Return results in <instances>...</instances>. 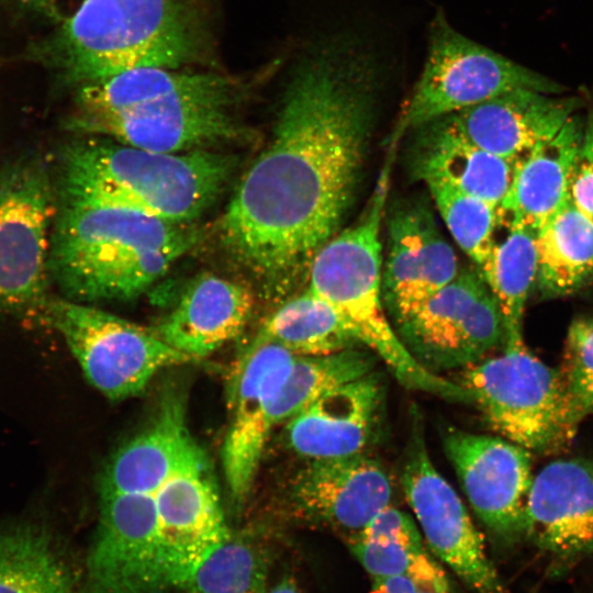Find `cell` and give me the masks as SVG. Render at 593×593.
Listing matches in <instances>:
<instances>
[{"instance_id": "obj_16", "label": "cell", "mask_w": 593, "mask_h": 593, "mask_svg": "<svg viewBox=\"0 0 593 593\" xmlns=\"http://www.w3.org/2000/svg\"><path fill=\"white\" fill-rule=\"evenodd\" d=\"M393 484L381 465L362 454L309 460L293 482L299 514L351 538L392 505Z\"/></svg>"}, {"instance_id": "obj_21", "label": "cell", "mask_w": 593, "mask_h": 593, "mask_svg": "<svg viewBox=\"0 0 593 593\" xmlns=\"http://www.w3.org/2000/svg\"><path fill=\"white\" fill-rule=\"evenodd\" d=\"M204 462L189 432L181 398L169 395L153 421L110 458L100 492L155 494L175 475Z\"/></svg>"}, {"instance_id": "obj_26", "label": "cell", "mask_w": 593, "mask_h": 593, "mask_svg": "<svg viewBox=\"0 0 593 593\" xmlns=\"http://www.w3.org/2000/svg\"><path fill=\"white\" fill-rule=\"evenodd\" d=\"M538 230L499 206L490 254L479 269L495 296L503 317L504 344L523 342V316L537 281Z\"/></svg>"}, {"instance_id": "obj_35", "label": "cell", "mask_w": 593, "mask_h": 593, "mask_svg": "<svg viewBox=\"0 0 593 593\" xmlns=\"http://www.w3.org/2000/svg\"><path fill=\"white\" fill-rule=\"evenodd\" d=\"M351 538L395 541L417 548L426 547L424 537L415 521L393 505L381 511L359 534Z\"/></svg>"}, {"instance_id": "obj_31", "label": "cell", "mask_w": 593, "mask_h": 593, "mask_svg": "<svg viewBox=\"0 0 593 593\" xmlns=\"http://www.w3.org/2000/svg\"><path fill=\"white\" fill-rule=\"evenodd\" d=\"M273 549L256 533H233L198 567L183 593H268Z\"/></svg>"}, {"instance_id": "obj_23", "label": "cell", "mask_w": 593, "mask_h": 593, "mask_svg": "<svg viewBox=\"0 0 593 593\" xmlns=\"http://www.w3.org/2000/svg\"><path fill=\"white\" fill-rule=\"evenodd\" d=\"M179 68H139L77 88L76 116L119 112L172 98L234 99L240 87L231 78L215 72H189Z\"/></svg>"}, {"instance_id": "obj_10", "label": "cell", "mask_w": 593, "mask_h": 593, "mask_svg": "<svg viewBox=\"0 0 593 593\" xmlns=\"http://www.w3.org/2000/svg\"><path fill=\"white\" fill-rule=\"evenodd\" d=\"M401 340L426 369H465L504 339L500 305L479 268L458 275L395 322Z\"/></svg>"}, {"instance_id": "obj_18", "label": "cell", "mask_w": 593, "mask_h": 593, "mask_svg": "<svg viewBox=\"0 0 593 593\" xmlns=\"http://www.w3.org/2000/svg\"><path fill=\"white\" fill-rule=\"evenodd\" d=\"M557 96L515 89L437 121L481 149L518 160L553 137L583 104L578 97Z\"/></svg>"}, {"instance_id": "obj_36", "label": "cell", "mask_w": 593, "mask_h": 593, "mask_svg": "<svg viewBox=\"0 0 593 593\" xmlns=\"http://www.w3.org/2000/svg\"><path fill=\"white\" fill-rule=\"evenodd\" d=\"M570 198L593 220V105L584 118L582 137L571 174Z\"/></svg>"}, {"instance_id": "obj_33", "label": "cell", "mask_w": 593, "mask_h": 593, "mask_svg": "<svg viewBox=\"0 0 593 593\" xmlns=\"http://www.w3.org/2000/svg\"><path fill=\"white\" fill-rule=\"evenodd\" d=\"M350 551L372 579L404 577L433 593H450L449 579L428 549L395 541L348 539Z\"/></svg>"}, {"instance_id": "obj_32", "label": "cell", "mask_w": 593, "mask_h": 593, "mask_svg": "<svg viewBox=\"0 0 593 593\" xmlns=\"http://www.w3.org/2000/svg\"><path fill=\"white\" fill-rule=\"evenodd\" d=\"M424 182L449 234L480 269L492 247L499 208L444 181Z\"/></svg>"}, {"instance_id": "obj_1", "label": "cell", "mask_w": 593, "mask_h": 593, "mask_svg": "<svg viewBox=\"0 0 593 593\" xmlns=\"http://www.w3.org/2000/svg\"><path fill=\"white\" fill-rule=\"evenodd\" d=\"M356 35L331 34L301 55L272 137L220 221L226 254L271 298L306 281L356 194L381 79L377 55Z\"/></svg>"}, {"instance_id": "obj_22", "label": "cell", "mask_w": 593, "mask_h": 593, "mask_svg": "<svg viewBox=\"0 0 593 593\" xmlns=\"http://www.w3.org/2000/svg\"><path fill=\"white\" fill-rule=\"evenodd\" d=\"M254 302L247 286L204 273L190 282L153 329L169 346L195 360L236 338L251 316Z\"/></svg>"}, {"instance_id": "obj_20", "label": "cell", "mask_w": 593, "mask_h": 593, "mask_svg": "<svg viewBox=\"0 0 593 593\" xmlns=\"http://www.w3.org/2000/svg\"><path fill=\"white\" fill-rule=\"evenodd\" d=\"M154 495L166 551L184 591L202 561L231 534L208 462L175 475Z\"/></svg>"}, {"instance_id": "obj_38", "label": "cell", "mask_w": 593, "mask_h": 593, "mask_svg": "<svg viewBox=\"0 0 593 593\" xmlns=\"http://www.w3.org/2000/svg\"><path fill=\"white\" fill-rule=\"evenodd\" d=\"M268 593H302L298 580L291 573H284L278 582L270 586Z\"/></svg>"}, {"instance_id": "obj_9", "label": "cell", "mask_w": 593, "mask_h": 593, "mask_svg": "<svg viewBox=\"0 0 593 593\" xmlns=\"http://www.w3.org/2000/svg\"><path fill=\"white\" fill-rule=\"evenodd\" d=\"M54 182L37 157L0 168V312L40 315L47 301Z\"/></svg>"}, {"instance_id": "obj_24", "label": "cell", "mask_w": 593, "mask_h": 593, "mask_svg": "<svg viewBox=\"0 0 593 593\" xmlns=\"http://www.w3.org/2000/svg\"><path fill=\"white\" fill-rule=\"evenodd\" d=\"M414 170L499 208L507 197L517 160L481 149L448 131L439 121L417 128Z\"/></svg>"}, {"instance_id": "obj_11", "label": "cell", "mask_w": 593, "mask_h": 593, "mask_svg": "<svg viewBox=\"0 0 593 593\" xmlns=\"http://www.w3.org/2000/svg\"><path fill=\"white\" fill-rule=\"evenodd\" d=\"M401 485L428 549L474 593H508L465 504L418 435L409 449Z\"/></svg>"}, {"instance_id": "obj_14", "label": "cell", "mask_w": 593, "mask_h": 593, "mask_svg": "<svg viewBox=\"0 0 593 593\" xmlns=\"http://www.w3.org/2000/svg\"><path fill=\"white\" fill-rule=\"evenodd\" d=\"M445 451L472 510L504 544L525 537V507L532 486L530 451L501 437L450 429Z\"/></svg>"}, {"instance_id": "obj_29", "label": "cell", "mask_w": 593, "mask_h": 593, "mask_svg": "<svg viewBox=\"0 0 593 593\" xmlns=\"http://www.w3.org/2000/svg\"><path fill=\"white\" fill-rule=\"evenodd\" d=\"M257 334L295 356L326 355L361 346L336 310L309 288L282 302Z\"/></svg>"}, {"instance_id": "obj_6", "label": "cell", "mask_w": 593, "mask_h": 593, "mask_svg": "<svg viewBox=\"0 0 593 593\" xmlns=\"http://www.w3.org/2000/svg\"><path fill=\"white\" fill-rule=\"evenodd\" d=\"M488 423L527 450L552 451L574 435L560 370L536 357L524 340L463 369L458 382Z\"/></svg>"}, {"instance_id": "obj_7", "label": "cell", "mask_w": 593, "mask_h": 593, "mask_svg": "<svg viewBox=\"0 0 593 593\" xmlns=\"http://www.w3.org/2000/svg\"><path fill=\"white\" fill-rule=\"evenodd\" d=\"M515 89L560 94L552 79L468 38L455 30L445 12L434 15L422 74L396 124L392 141L407 130L475 105Z\"/></svg>"}, {"instance_id": "obj_30", "label": "cell", "mask_w": 593, "mask_h": 593, "mask_svg": "<svg viewBox=\"0 0 593 593\" xmlns=\"http://www.w3.org/2000/svg\"><path fill=\"white\" fill-rule=\"evenodd\" d=\"M376 355L359 347L295 356L271 406L273 427L290 421L332 390L373 372Z\"/></svg>"}, {"instance_id": "obj_15", "label": "cell", "mask_w": 593, "mask_h": 593, "mask_svg": "<svg viewBox=\"0 0 593 593\" xmlns=\"http://www.w3.org/2000/svg\"><path fill=\"white\" fill-rule=\"evenodd\" d=\"M387 228L382 294L388 314L398 322L448 284L460 267L454 247L424 200L396 203Z\"/></svg>"}, {"instance_id": "obj_28", "label": "cell", "mask_w": 593, "mask_h": 593, "mask_svg": "<svg viewBox=\"0 0 593 593\" xmlns=\"http://www.w3.org/2000/svg\"><path fill=\"white\" fill-rule=\"evenodd\" d=\"M78 583L42 528L19 525L0 533V593H77Z\"/></svg>"}, {"instance_id": "obj_12", "label": "cell", "mask_w": 593, "mask_h": 593, "mask_svg": "<svg viewBox=\"0 0 593 593\" xmlns=\"http://www.w3.org/2000/svg\"><path fill=\"white\" fill-rule=\"evenodd\" d=\"M237 101L172 98L113 113L72 115L68 126L80 134L107 137L157 153L210 149L242 141L247 135L233 113Z\"/></svg>"}, {"instance_id": "obj_39", "label": "cell", "mask_w": 593, "mask_h": 593, "mask_svg": "<svg viewBox=\"0 0 593 593\" xmlns=\"http://www.w3.org/2000/svg\"><path fill=\"white\" fill-rule=\"evenodd\" d=\"M418 593H433V592H430V591L425 590V589L422 588V589L418 591Z\"/></svg>"}, {"instance_id": "obj_5", "label": "cell", "mask_w": 593, "mask_h": 593, "mask_svg": "<svg viewBox=\"0 0 593 593\" xmlns=\"http://www.w3.org/2000/svg\"><path fill=\"white\" fill-rule=\"evenodd\" d=\"M393 150L381 170L368 205L351 226L327 240L313 258L307 284L328 302L357 340L380 358L409 389L469 403L458 383L426 369L405 347L382 294L381 224L390 187Z\"/></svg>"}, {"instance_id": "obj_8", "label": "cell", "mask_w": 593, "mask_h": 593, "mask_svg": "<svg viewBox=\"0 0 593 593\" xmlns=\"http://www.w3.org/2000/svg\"><path fill=\"white\" fill-rule=\"evenodd\" d=\"M40 316L64 338L89 383L113 401L139 394L163 369L191 361L153 328L86 303L48 298Z\"/></svg>"}, {"instance_id": "obj_4", "label": "cell", "mask_w": 593, "mask_h": 593, "mask_svg": "<svg viewBox=\"0 0 593 593\" xmlns=\"http://www.w3.org/2000/svg\"><path fill=\"white\" fill-rule=\"evenodd\" d=\"M188 0H85L43 44L45 61L77 87L139 68H180L205 46Z\"/></svg>"}, {"instance_id": "obj_2", "label": "cell", "mask_w": 593, "mask_h": 593, "mask_svg": "<svg viewBox=\"0 0 593 593\" xmlns=\"http://www.w3.org/2000/svg\"><path fill=\"white\" fill-rule=\"evenodd\" d=\"M192 223L55 195L48 271L66 299L127 301L198 242Z\"/></svg>"}, {"instance_id": "obj_3", "label": "cell", "mask_w": 593, "mask_h": 593, "mask_svg": "<svg viewBox=\"0 0 593 593\" xmlns=\"http://www.w3.org/2000/svg\"><path fill=\"white\" fill-rule=\"evenodd\" d=\"M237 164L212 149L157 153L85 135L61 148L54 192L189 224L220 198Z\"/></svg>"}, {"instance_id": "obj_25", "label": "cell", "mask_w": 593, "mask_h": 593, "mask_svg": "<svg viewBox=\"0 0 593 593\" xmlns=\"http://www.w3.org/2000/svg\"><path fill=\"white\" fill-rule=\"evenodd\" d=\"M583 122L573 114L553 137L516 161L510 192L500 208L537 230L558 211L570 197Z\"/></svg>"}, {"instance_id": "obj_27", "label": "cell", "mask_w": 593, "mask_h": 593, "mask_svg": "<svg viewBox=\"0 0 593 593\" xmlns=\"http://www.w3.org/2000/svg\"><path fill=\"white\" fill-rule=\"evenodd\" d=\"M537 288L544 298L583 289L593 278V220L569 197L538 230Z\"/></svg>"}, {"instance_id": "obj_37", "label": "cell", "mask_w": 593, "mask_h": 593, "mask_svg": "<svg viewBox=\"0 0 593 593\" xmlns=\"http://www.w3.org/2000/svg\"><path fill=\"white\" fill-rule=\"evenodd\" d=\"M60 22L70 16L85 0H24Z\"/></svg>"}, {"instance_id": "obj_13", "label": "cell", "mask_w": 593, "mask_h": 593, "mask_svg": "<svg viewBox=\"0 0 593 593\" xmlns=\"http://www.w3.org/2000/svg\"><path fill=\"white\" fill-rule=\"evenodd\" d=\"M295 355L256 335L238 360L228 391V423L222 463L233 501L243 504L253 486L271 423V406Z\"/></svg>"}, {"instance_id": "obj_19", "label": "cell", "mask_w": 593, "mask_h": 593, "mask_svg": "<svg viewBox=\"0 0 593 593\" xmlns=\"http://www.w3.org/2000/svg\"><path fill=\"white\" fill-rule=\"evenodd\" d=\"M383 399L374 372L332 390L287 422L291 449L309 460L362 454L379 430Z\"/></svg>"}, {"instance_id": "obj_17", "label": "cell", "mask_w": 593, "mask_h": 593, "mask_svg": "<svg viewBox=\"0 0 593 593\" xmlns=\"http://www.w3.org/2000/svg\"><path fill=\"white\" fill-rule=\"evenodd\" d=\"M525 537L560 564L593 552V460L558 459L534 475Z\"/></svg>"}, {"instance_id": "obj_34", "label": "cell", "mask_w": 593, "mask_h": 593, "mask_svg": "<svg viewBox=\"0 0 593 593\" xmlns=\"http://www.w3.org/2000/svg\"><path fill=\"white\" fill-rule=\"evenodd\" d=\"M563 366L560 370L566 390L571 427L593 414V316L575 318L568 329Z\"/></svg>"}]
</instances>
